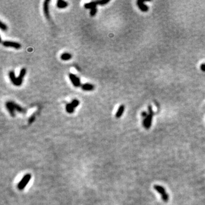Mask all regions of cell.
I'll return each instance as SVG.
<instances>
[{
    "instance_id": "6da1fadb",
    "label": "cell",
    "mask_w": 205,
    "mask_h": 205,
    "mask_svg": "<svg viewBox=\"0 0 205 205\" xmlns=\"http://www.w3.org/2000/svg\"><path fill=\"white\" fill-rule=\"evenodd\" d=\"M154 115V112L152 109V107L151 105L148 106V116L145 118L143 119L142 124L143 126L146 129H149L152 126V123L153 117Z\"/></svg>"
},
{
    "instance_id": "7a4b0ae2",
    "label": "cell",
    "mask_w": 205,
    "mask_h": 205,
    "mask_svg": "<svg viewBox=\"0 0 205 205\" xmlns=\"http://www.w3.org/2000/svg\"><path fill=\"white\" fill-rule=\"evenodd\" d=\"M154 189L159 194H161L162 201H163L164 202H168L169 199V196L168 194H167L165 189L164 188L163 186H160V185H155L154 186Z\"/></svg>"
},
{
    "instance_id": "3957f363",
    "label": "cell",
    "mask_w": 205,
    "mask_h": 205,
    "mask_svg": "<svg viewBox=\"0 0 205 205\" xmlns=\"http://www.w3.org/2000/svg\"><path fill=\"white\" fill-rule=\"evenodd\" d=\"M31 178V176L30 174L25 175V176L22 178V179L21 180V181L19 182L18 184V188L19 190H23V189L25 188L26 185L28 184V183L29 182Z\"/></svg>"
},
{
    "instance_id": "277c9868",
    "label": "cell",
    "mask_w": 205,
    "mask_h": 205,
    "mask_svg": "<svg viewBox=\"0 0 205 205\" xmlns=\"http://www.w3.org/2000/svg\"><path fill=\"white\" fill-rule=\"evenodd\" d=\"M69 77H70V80L71 81L73 85L76 87H78L80 86V80L78 77H77L75 75L73 74H69Z\"/></svg>"
},
{
    "instance_id": "5b68a950",
    "label": "cell",
    "mask_w": 205,
    "mask_h": 205,
    "mask_svg": "<svg viewBox=\"0 0 205 205\" xmlns=\"http://www.w3.org/2000/svg\"><path fill=\"white\" fill-rule=\"evenodd\" d=\"M2 45L4 46L5 47H13V48H14L16 49H19L21 47V45L19 43H17V42L8 41V40H7V41L3 42Z\"/></svg>"
},
{
    "instance_id": "8992f818",
    "label": "cell",
    "mask_w": 205,
    "mask_h": 205,
    "mask_svg": "<svg viewBox=\"0 0 205 205\" xmlns=\"http://www.w3.org/2000/svg\"><path fill=\"white\" fill-rule=\"evenodd\" d=\"M137 5L141 11L142 12H146L149 10V7L145 3V1L138 0L137 1Z\"/></svg>"
},
{
    "instance_id": "52a82bcc",
    "label": "cell",
    "mask_w": 205,
    "mask_h": 205,
    "mask_svg": "<svg viewBox=\"0 0 205 205\" xmlns=\"http://www.w3.org/2000/svg\"><path fill=\"white\" fill-rule=\"evenodd\" d=\"M6 107L9 112L10 115L12 116H14V108L13 102H8L5 104Z\"/></svg>"
},
{
    "instance_id": "ba28073f",
    "label": "cell",
    "mask_w": 205,
    "mask_h": 205,
    "mask_svg": "<svg viewBox=\"0 0 205 205\" xmlns=\"http://www.w3.org/2000/svg\"><path fill=\"white\" fill-rule=\"evenodd\" d=\"M49 0H47V1H45L43 3V12L44 14H45V17H46L47 19L50 18L49 12Z\"/></svg>"
},
{
    "instance_id": "9c48e42d",
    "label": "cell",
    "mask_w": 205,
    "mask_h": 205,
    "mask_svg": "<svg viewBox=\"0 0 205 205\" xmlns=\"http://www.w3.org/2000/svg\"><path fill=\"white\" fill-rule=\"evenodd\" d=\"M94 88V86L89 83L84 84L82 86V89L84 91H92Z\"/></svg>"
},
{
    "instance_id": "30bf717a",
    "label": "cell",
    "mask_w": 205,
    "mask_h": 205,
    "mask_svg": "<svg viewBox=\"0 0 205 205\" xmlns=\"http://www.w3.org/2000/svg\"><path fill=\"white\" fill-rule=\"evenodd\" d=\"M125 110V106L124 105H121L117 109V112L116 114V117L117 118H120L123 115L124 112Z\"/></svg>"
},
{
    "instance_id": "8fae6325",
    "label": "cell",
    "mask_w": 205,
    "mask_h": 205,
    "mask_svg": "<svg viewBox=\"0 0 205 205\" xmlns=\"http://www.w3.org/2000/svg\"><path fill=\"white\" fill-rule=\"evenodd\" d=\"M97 5H98V1H93L90 3H85V4H84V8L86 9H92L94 8H96Z\"/></svg>"
},
{
    "instance_id": "7c38bea8",
    "label": "cell",
    "mask_w": 205,
    "mask_h": 205,
    "mask_svg": "<svg viewBox=\"0 0 205 205\" xmlns=\"http://www.w3.org/2000/svg\"><path fill=\"white\" fill-rule=\"evenodd\" d=\"M68 6V3L62 0H59L57 2V7L58 8L63 9L66 8Z\"/></svg>"
},
{
    "instance_id": "4fadbf2b",
    "label": "cell",
    "mask_w": 205,
    "mask_h": 205,
    "mask_svg": "<svg viewBox=\"0 0 205 205\" xmlns=\"http://www.w3.org/2000/svg\"><path fill=\"white\" fill-rule=\"evenodd\" d=\"M9 77L10 79V80L12 81V82L13 83V84H14L15 86V84H16L17 82V77H15L14 72L13 71H11L9 72Z\"/></svg>"
},
{
    "instance_id": "5bb4252c",
    "label": "cell",
    "mask_w": 205,
    "mask_h": 205,
    "mask_svg": "<svg viewBox=\"0 0 205 205\" xmlns=\"http://www.w3.org/2000/svg\"><path fill=\"white\" fill-rule=\"evenodd\" d=\"M71 58H72L71 54H70V53H67V52L62 54V55L61 56V59H62L63 61H68V60H70Z\"/></svg>"
},
{
    "instance_id": "9a60e30c",
    "label": "cell",
    "mask_w": 205,
    "mask_h": 205,
    "mask_svg": "<svg viewBox=\"0 0 205 205\" xmlns=\"http://www.w3.org/2000/svg\"><path fill=\"white\" fill-rule=\"evenodd\" d=\"M66 109L67 112L69 113V114H72V113L74 112V108L71 103L67 104L66 106Z\"/></svg>"
},
{
    "instance_id": "2e32d148",
    "label": "cell",
    "mask_w": 205,
    "mask_h": 205,
    "mask_svg": "<svg viewBox=\"0 0 205 205\" xmlns=\"http://www.w3.org/2000/svg\"><path fill=\"white\" fill-rule=\"evenodd\" d=\"M13 104L14 108V109H15V110L18 111L19 112H25V110L21 107V106H19V105H18V104H17L16 103H15V102H13Z\"/></svg>"
},
{
    "instance_id": "e0dca14e",
    "label": "cell",
    "mask_w": 205,
    "mask_h": 205,
    "mask_svg": "<svg viewBox=\"0 0 205 205\" xmlns=\"http://www.w3.org/2000/svg\"><path fill=\"white\" fill-rule=\"evenodd\" d=\"M26 73V70L25 68H22L21 69V71H20V73H19V77H21V79H24V77H25V74Z\"/></svg>"
},
{
    "instance_id": "ac0fdd59",
    "label": "cell",
    "mask_w": 205,
    "mask_h": 205,
    "mask_svg": "<svg viewBox=\"0 0 205 205\" xmlns=\"http://www.w3.org/2000/svg\"><path fill=\"white\" fill-rule=\"evenodd\" d=\"M71 104H72V105L73 106L74 108H76V107H77V106L79 105V100H77V99H74V100H72V102H71Z\"/></svg>"
},
{
    "instance_id": "d6986e66",
    "label": "cell",
    "mask_w": 205,
    "mask_h": 205,
    "mask_svg": "<svg viewBox=\"0 0 205 205\" xmlns=\"http://www.w3.org/2000/svg\"><path fill=\"white\" fill-rule=\"evenodd\" d=\"M97 10H97L96 8H94L92 9H91V11H90V15L92 17L95 16L97 13Z\"/></svg>"
},
{
    "instance_id": "ffe728a7",
    "label": "cell",
    "mask_w": 205,
    "mask_h": 205,
    "mask_svg": "<svg viewBox=\"0 0 205 205\" xmlns=\"http://www.w3.org/2000/svg\"><path fill=\"white\" fill-rule=\"evenodd\" d=\"M0 27H1L2 30H3V31H6L7 29H8L7 26L5 24H3L2 22H0Z\"/></svg>"
},
{
    "instance_id": "44dd1931",
    "label": "cell",
    "mask_w": 205,
    "mask_h": 205,
    "mask_svg": "<svg viewBox=\"0 0 205 205\" xmlns=\"http://www.w3.org/2000/svg\"><path fill=\"white\" fill-rule=\"evenodd\" d=\"M109 2V1L108 0H107V1H105V0H102V1H98V5H105L108 3Z\"/></svg>"
},
{
    "instance_id": "7402d4cb",
    "label": "cell",
    "mask_w": 205,
    "mask_h": 205,
    "mask_svg": "<svg viewBox=\"0 0 205 205\" xmlns=\"http://www.w3.org/2000/svg\"><path fill=\"white\" fill-rule=\"evenodd\" d=\"M200 68L202 71L205 72V63H203V64H201L200 66Z\"/></svg>"
},
{
    "instance_id": "603a6c76",
    "label": "cell",
    "mask_w": 205,
    "mask_h": 205,
    "mask_svg": "<svg viewBox=\"0 0 205 205\" xmlns=\"http://www.w3.org/2000/svg\"><path fill=\"white\" fill-rule=\"evenodd\" d=\"M148 114H147L146 112H142L141 113V116H142V117L144 119V118H145L146 116H148Z\"/></svg>"
},
{
    "instance_id": "cb8c5ba5",
    "label": "cell",
    "mask_w": 205,
    "mask_h": 205,
    "mask_svg": "<svg viewBox=\"0 0 205 205\" xmlns=\"http://www.w3.org/2000/svg\"><path fill=\"white\" fill-rule=\"evenodd\" d=\"M34 119H35V117H34V116H31V117H30V119H29V123H33V122L34 121Z\"/></svg>"
}]
</instances>
